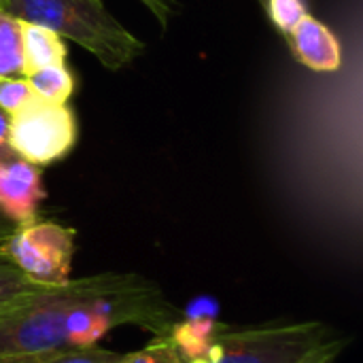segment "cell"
<instances>
[{
	"mask_svg": "<svg viewBox=\"0 0 363 363\" xmlns=\"http://www.w3.org/2000/svg\"><path fill=\"white\" fill-rule=\"evenodd\" d=\"M115 363H185L170 336H160L145 349L119 355Z\"/></svg>",
	"mask_w": 363,
	"mask_h": 363,
	"instance_id": "cell-13",
	"label": "cell"
},
{
	"mask_svg": "<svg viewBox=\"0 0 363 363\" xmlns=\"http://www.w3.org/2000/svg\"><path fill=\"white\" fill-rule=\"evenodd\" d=\"M23 77L21 19L0 9V79Z\"/></svg>",
	"mask_w": 363,
	"mask_h": 363,
	"instance_id": "cell-10",
	"label": "cell"
},
{
	"mask_svg": "<svg viewBox=\"0 0 363 363\" xmlns=\"http://www.w3.org/2000/svg\"><path fill=\"white\" fill-rule=\"evenodd\" d=\"M45 200L43 172L21 157L0 164V213L15 225L38 219V206Z\"/></svg>",
	"mask_w": 363,
	"mask_h": 363,
	"instance_id": "cell-6",
	"label": "cell"
},
{
	"mask_svg": "<svg viewBox=\"0 0 363 363\" xmlns=\"http://www.w3.org/2000/svg\"><path fill=\"white\" fill-rule=\"evenodd\" d=\"M181 311L160 285L132 272L70 279L0 315V359L62 347L98 345L121 325L168 336Z\"/></svg>",
	"mask_w": 363,
	"mask_h": 363,
	"instance_id": "cell-1",
	"label": "cell"
},
{
	"mask_svg": "<svg viewBox=\"0 0 363 363\" xmlns=\"http://www.w3.org/2000/svg\"><path fill=\"white\" fill-rule=\"evenodd\" d=\"M74 257V230L38 221L17 225L15 232L0 242V259L19 268L30 281L43 287H62L70 281Z\"/></svg>",
	"mask_w": 363,
	"mask_h": 363,
	"instance_id": "cell-4",
	"label": "cell"
},
{
	"mask_svg": "<svg viewBox=\"0 0 363 363\" xmlns=\"http://www.w3.org/2000/svg\"><path fill=\"white\" fill-rule=\"evenodd\" d=\"M32 98H34V91L26 77L0 79V111L6 113L9 117L19 113Z\"/></svg>",
	"mask_w": 363,
	"mask_h": 363,
	"instance_id": "cell-15",
	"label": "cell"
},
{
	"mask_svg": "<svg viewBox=\"0 0 363 363\" xmlns=\"http://www.w3.org/2000/svg\"><path fill=\"white\" fill-rule=\"evenodd\" d=\"M21 38H23V77L47 66L64 64L66 45L60 34L53 30L21 21Z\"/></svg>",
	"mask_w": 363,
	"mask_h": 363,
	"instance_id": "cell-8",
	"label": "cell"
},
{
	"mask_svg": "<svg viewBox=\"0 0 363 363\" xmlns=\"http://www.w3.org/2000/svg\"><path fill=\"white\" fill-rule=\"evenodd\" d=\"M259 4H262V9H264V4H266V0H257Z\"/></svg>",
	"mask_w": 363,
	"mask_h": 363,
	"instance_id": "cell-19",
	"label": "cell"
},
{
	"mask_svg": "<svg viewBox=\"0 0 363 363\" xmlns=\"http://www.w3.org/2000/svg\"><path fill=\"white\" fill-rule=\"evenodd\" d=\"M264 11L283 36H287L304 15H308L304 0H266Z\"/></svg>",
	"mask_w": 363,
	"mask_h": 363,
	"instance_id": "cell-14",
	"label": "cell"
},
{
	"mask_svg": "<svg viewBox=\"0 0 363 363\" xmlns=\"http://www.w3.org/2000/svg\"><path fill=\"white\" fill-rule=\"evenodd\" d=\"M15 228H17V225H15L9 217H4V215L0 213V242H4V240L15 232Z\"/></svg>",
	"mask_w": 363,
	"mask_h": 363,
	"instance_id": "cell-18",
	"label": "cell"
},
{
	"mask_svg": "<svg viewBox=\"0 0 363 363\" xmlns=\"http://www.w3.org/2000/svg\"><path fill=\"white\" fill-rule=\"evenodd\" d=\"M9 121H11V117L0 111V164L19 157L15 153V149L11 147V143H9Z\"/></svg>",
	"mask_w": 363,
	"mask_h": 363,
	"instance_id": "cell-17",
	"label": "cell"
},
{
	"mask_svg": "<svg viewBox=\"0 0 363 363\" xmlns=\"http://www.w3.org/2000/svg\"><path fill=\"white\" fill-rule=\"evenodd\" d=\"M0 315H2V313H0Z\"/></svg>",
	"mask_w": 363,
	"mask_h": 363,
	"instance_id": "cell-20",
	"label": "cell"
},
{
	"mask_svg": "<svg viewBox=\"0 0 363 363\" xmlns=\"http://www.w3.org/2000/svg\"><path fill=\"white\" fill-rule=\"evenodd\" d=\"M26 79H28L34 96L40 100H47V102L66 104L74 91V79H72V72L66 68V64L38 68V70L26 74Z\"/></svg>",
	"mask_w": 363,
	"mask_h": 363,
	"instance_id": "cell-11",
	"label": "cell"
},
{
	"mask_svg": "<svg viewBox=\"0 0 363 363\" xmlns=\"http://www.w3.org/2000/svg\"><path fill=\"white\" fill-rule=\"evenodd\" d=\"M347 340L319 321L232 330L219 325L185 363H334Z\"/></svg>",
	"mask_w": 363,
	"mask_h": 363,
	"instance_id": "cell-2",
	"label": "cell"
},
{
	"mask_svg": "<svg viewBox=\"0 0 363 363\" xmlns=\"http://www.w3.org/2000/svg\"><path fill=\"white\" fill-rule=\"evenodd\" d=\"M9 143L21 160L34 166L64 160L77 145L74 113L68 104H55L34 96L11 117Z\"/></svg>",
	"mask_w": 363,
	"mask_h": 363,
	"instance_id": "cell-5",
	"label": "cell"
},
{
	"mask_svg": "<svg viewBox=\"0 0 363 363\" xmlns=\"http://www.w3.org/2000/svg\"><path fill=\"white\" fill-rule=\"evenodd\" d=\"M285 38L291 55L315 72H334L342 64V49L336 34L313 15H304Z\"/></svg>",
	"mask_w": 363,
	"mask_h": 363,
	"instance_id": "cell-7",
	"label": "cell"
},
{
	"mask_svg": "<svg viewBox=\"0 0 363 363\" xmlns=\"http://www.w3.org/2000/svg\"><path fill=\"white\" fill-rule=\"evenodd\" d=\"M138 2H143L153 13V17L162 23V28H168V21L179 13L177 0H138Z\"/></svg>",
	"mask_w": 363,
	"mask_h": 363,
	"instance_id": "cell-16",
	"label": "cell"
},
{
	"mask_svg": "<svg viewBox=\"0 0 363 363\" xmlns=\"http://www.w3.org/2000/svg\"><path fill=\"white\" fill-rule=\"evenodd\" d=\"M117 359H119V353L91 345V347L47 349V351H36V353L2 357L0 363H115Z\"/></svg>",
	"mask_w": 363,
	"mask_h": 363,
	"instance_id": "cell-9",
	"label": "cell"
},
{
	"mask_svg": "<svg viewBox=\"0 0 363 363\" xmlns=\"http://www.w3.org/2000/svg\"><path fill=\"white\" fill-rule=\"evenodd\" d=\"M49 287H43L34 281H30L19 268L13 264L0 259V313L21 304L23 300L38 296L47 291Z\"/></svg>",
	"mask_w": 363,
	"mask_h": 363,
	"instance_id": "cell-12",
	"label": "cell"
},
{
	"mask_svg": "<svg viewBox=\"0 0 363 363\" xmlns=\"http://www.w3.org/2000/svg\"><path fill=\"white\" fill-rule=\"evenodd\" d=\"M0 9L74 40L108 70L130 66L147 49L102 0H0Z\"/></svg>",
	"mask_w": 363,
	"mask_h": 363,
	"instance_id": "cell-3",
	"label": "cell"
}]
</instances>
